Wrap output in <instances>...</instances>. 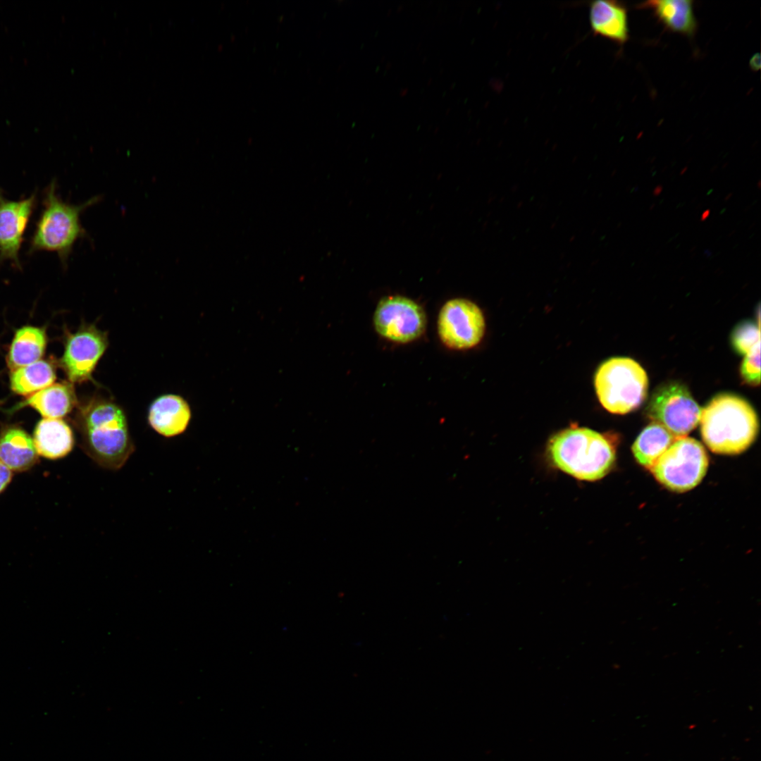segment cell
Returning a JSON list of instances; mask_svg holds the SVG:
<instances>
[{"label":"cell","instance_id":"8fae6325","mask_svg":"<svg viewBox=\"0 0 761 761\" xmlns=\"http://www.w3.org/2000/svg\"><path fill=\"white\" fill-rule=\"evenodd\" d=\"M35 204V194L13 201L0 193V261L20 266L19 251Z\"/></svg>","mask_w":761,"mask_h":761},{"label":"cell","instance_id":"ffe728a7","mask_svg":"<svg viewBox=\"0 0 761 761\" xmlns=\"http://www.w3.org/2000/svg\"><path fill=\"white\" fill-rule=\"evenodd\" d=\"M56 380L52 366L46 361L35 363L13 371L11 387L20 395H30L51 385Z\"/></svg>","mask_w":761,"mask_h":761},{"label":"cell","instance_id":"2e32d148","mask_svg":"<svg viewBox=\"0 0 761 761\" xmlns=\"http://www.w3.org/2000/svg\"><path fill=\"white\" fill-rule=\"evenodd\" d=\"M37 457L34 442L23 430L10 428L0 436V461L10 469H27Z\"/></svg>","mask_w":761,"mask_h":761},{"label":"cell","instance_id":"4316f807","mask_svg":"<svg viewBox=\"0 0 761 761\" xmlns=\"http://www.w3.org/2000/svg\"><path fill=\"white\" fill-rule=\"evenodd\" d=\"M731 196H732V193H729L728 195H726L725 197L724 200L725 201L729 200Z\"/></svg>","mask_w":761,"mask_h":761},{"label":"cell","instance_id":"e0dca14e","mask_svg":"<svg viewBox=\"0 0 761 761\" xmlns=\"http://www.w3.org/2000/svg\"><path fill=\"white\" fill-rule=\"evenodd\" d=\"M75 402L71 385L56 383L35 392L20 407L30 406L44 417L60 419L71 411Z\"/></svg>","mask_w":761,"mask_h":761},{"label":"cell","instance_id":"484cf974","mask_svg":"<svg viewBox=\"0 0 761 761\" xmlns=\"http://www.w3.org/2000/svg\"><path fill=\"white\" fill-rule=\"evenodd\" d=\"M710 209H706L705 211H704L703 212V214H701L700 221H705L707 218H708V217L710 216Z\"/></svg>","mask_w":761,"mask_h":761},{"label":"cell","instance_id":"5bb4252c","mask_svg":"<svg viewBox=\"0 0 761 761\" xmlns=\"http://www.w3.org/2000/svg\"><path fill=\"white\" fill-rule=\"evenodd\" d=\"M693 4L691 0H652L638 7L651 10L666 29L691 37L697 30Z\"/></svg>","mask_w":761,"mask_h":761},{"label":"cell","instance_id":"4fadbf2b","mask_svg":"<svg viewBox=\"0 0 761 761\" xmlns=\"http://www.w3.org/2000/svg\"><path fill=\"white\" fill-rule=\"evenodd\" d=\"M191 417L187 403L180 397L163 395L151 405L149 421L159 434L172 437L182 433L187 428Z\"/></svg>","mask_w":761,"mask_h":761},{"label":"cell","instance_id":"7a4b0ae2","mask_svg":"<svg viewBox=\"0 0 761 761\" xmlns=\"http://www.w3.org/2000/svg\"><path fill=\"white\" fill-rule=\"evenodd\" d=\"M615 453L605 435L575 425L555 434L547 445V457L555 467L587 481L605 477L613 467Z\"/></svg>","mask_w":761,"mask_h":761},{"label":"cell","instance_id":"52a82bcc","mask_svg":"<svg viewBox=\"0 0 761 761\" xmlns=\"http://www.w3.org/2000/svg\"><path fill=\"white\" fill-rule=\"evenodd\" d=\"M702 409L682 383L670 382L652 393L646 413L676 438L686 436L700 422Z\"/></svg>","mask_w":761,"mask_h":761},{"label":"cell","instance_id":"6da1fadb","mask_svg":"<svg viewBox=\"0 0 761 761\" xmlns=\"http://www.w3.org/2000/svg\"><path fill=\"white\" fill-rule=\"evenodd\" d=\"M702 438L714 453L738 454L755 441L759 431L757 415L740 396L731 393L715 395L702 409L700 419Z\"/></svg>","mask_w":761,"mask_h":761},{"label":"cell","instance_id":"ac0fdd59","mask_svg":"<svg viewBox=\"0 0 761 761\" xmlns=\"http://www.w3.org/2000/svg\"><path fill=\"white\" fill-rule=\"evenodd\" d=\"M46 342L45 333L41 328L25 326L18 330L8 354L9 368L14 371L39 361Z\"/></svg>","mask_w":761,"mask_h":761},{"label":"cell","instance_id":"cb8c5ba5","mask_svg":"<svg viewBox=\"0 0 761 761\" xmlns=\"http://www.w3.org/2000/svg\"><path fill=\"white\" fill-rule=\"evenodd\" d=\"M750 68L753 71H757L760 68V55L759 53L755 54L749 62Z\"/></svg>","mask_w":761,"mask_h":761},{"label":"cell","instance_id":"5b68a950","mask_svg":"<svg viewBox=\"0 0 761 761\" xmlns=\"http://www.w3.org/2000/svg\"><path fill=\"white\" fill-rule=\"evenodd\" d=\"M598 398L608 412L624 414L639 407L647 396L643 368L628 357H612L598 369L594 379Z\"/></svg>","mask_w":761,"mask_h":761},{"label":"cell","instance_id":"8992f818","mask_svg":"<svg viewBox=\"0 0 761 761\" xmlns=\"http://www.w3.org/2000/svg\"><path fill=\"white\" fill-rule=\"evenodd\" d=\"M709 460L703 445L694 438H676L650 469L667 488L685 492L698 485L705 476Z\"/></svg>","mask_w":761,"mask_h":761},{"label":"cell","instance_id":"277c9868","mask_svg":"<svg viewBox=\"0 0 761 761\" xmlns=\"http://www.w3.org/2000/svg\"><path fill=\"white\" fill-rule=\"evenodd\" d=\"M100 200V196H94L80 204L66 202L58 195L53 181L46 191L30 250L56 252L63 265H66L75 243L86 236L80 222L81 214Z\"/></svg>","mask_w":761,"mask_h":761},{"label":"cell","instance_id":"f1b7e54d","mask_svg":"<svg viewBox=\"0 0 761 761\" xmlns=\"http://www.w3.org/2000/svg\"><path fill=\"white\" fill-rule=\"evenodd\" d=\"M760 183H761V181H760V180H759V181H758V183H757V187H758L759 189H760V186H761Z\"/></svg>","mask_w":761,"mask_h":761},{"label":"cell","instance_id":"603a6c76","mask_svg":"<svg viewBox=\"0 0 761 761\" xmlns=\"http://www.w3.org/2000/svg\"><path fill=\"white\" fill-rule=\"evenodd\" d=\"M11 478L12 473L11 469L0 461V493L11 482Z\"/></svg>","mask_w":761,"mask_h":761},{"label":"cell","instance_id":"d6986e66","mask_svg":"<svg viewBox=\"0 0 761 761\" xmlns=\"http://www.w3.org/2000/svg\"><path fill=\"white\" fill-rule=\"evenodd\" d=\"M676 438L662 425L652 421L639 434L632 446L636 461L650 469Z\"/></svg>","mask_w":761,"mask_h":761},{"label":"cell","instance_id":"9c48e42d","mask_svg":"<svg viewBox=\"0 0 761 761\" xmlns=\"http://www.w3.org/2000/svg\"><path fill=\"white\" fill-rule=\"evenodd\" d=\"M437 330L440 341L446 347L454 350L471 349L483 338L484 316L473 302L464 298L452 299L439 311Z\"/></svg>","mask_w":761,"mask_h":761},{"label":"cell","instance_id":"83f0119b","mask_svg":"<svg viewBox=\"0 0 761 761\" xmlns=\"http://www.w3.org/2000/svg\"><path fill=\"white\" fill-rule=\"evenodd\" d=\"M686 168H683V170H682V171H681V173H680V174H681V175H683V173H685V171H686Z\"/></svg>","mask_w":761,"mask_h":761},{"label":"cell","instance_id":"44dd1931","mask_svg":"<svg viewBox=\"0 0 761 761\" xmlns=\"http://www.w3.org/2000/svg\"><path fill=\"white\" fill-rule=\"evenodd\" d=\"M759 342L760 325L751 321L739 323L731 335L732 347L741 355H745Z\"/></svg>","mask_w":761,"mask_h":761},{"label":"cell","instance_id":"9a60e30c","mask_svg":"<svg viewBox=\"0 0 761 761\" xmlns=\"http://www.w3.org/2000/svg\"><path fill=\"white\" fill-rule=\"evenodd\" d=\"M33 442L39 455L54 459L65 457L72 450L74 438L65 421L45 418L36 426Z\"/></svg>","mask_w":761,"mask_h":761},{"label":"cell","instance_id":"7c38bea8","mask_svg":"<svg viewBox=\"0 0 761 761\" xmlns=\"http://www.w3.org/2000/svg\"><path fill=\"white\" fill-rule=\"evenodd\" d=\"M589 23L594 35L622 46L629 39L626 6L617 1L598 0L590 3Z\"/></svg>","mask_w":761,"mask_h":761},{"label":"cell","instance_id":"ba28073f","mask_svg":"<svg viewBox=\"0 0 761 761\" xmlns=\"http://www.w3.org/2000/svg\"><path fill=\"white\" fill-rule=\"evenodd\" d=\"M374 328L383 338L408 343L419 338L426 328V316L417 302L402 295L382 298L375 309Z\"/></svg>","mask_w":761,"mask_h":761},{"label":"cell","instance_id":"3957f363","mask_svg":"<svg viewBox=\"0 0 761 761\" xmlns=\"http://www.w3.org/2000/svg\"><path fill=\"white\" fill-rule=\"evenodd\" d=\"M82 433L85 452L107 469L121 468L135 450L125 414L111 402H97L85 410Z\"/></svg>","mask_w":761,"mask_h":761},{"label":"cell","instance_id":"d4e9b609","mask_svg":"<svg viewBox=\"0 0 761 761\" xmlns=\"http://www.w3.org/2000/svg\"><path fill=\"white\" fill-rule=\"evenodd\" d=\"M662 190L663 187L661 185H658L654 188L652 191V194L655 197L659 196L662 193Z\"/></svg>","mask_w":761,"mask_h":761},{"label":"cell","instance_id":"7402d4cb","mask_svg":"<svg viewBox=\"0 0 761 761\" xmlns=\"http://www.w3.org/2000/svg\"><path fill=\"white\" fill-rule=\"evenodd\" d=\"M741 376L745 383L758 385L760 382V342L745 355L740 368Z\"/></svg>","mask_w":761,"mask_h":761},{"label":"cell","instance_id":"f546056e","mask_svg":"<svg viewBox=\"0 0 761 761\" xmlns=\"http://www.w3.org/2000/svg\"><path fill=\"white\" fill-rule=\"evenodd\" d=\"M653 206H655V204H652V206H650V210H651V209H652Z\"/></svg>","mask_w":761,"mask_h":761},{"label":"cell","instance_id":"30bf717a","mask_svg":"<svg viewBox=\"0 0 761 761\" xmlns=\"http://www.w3.org/2000/svg\"><path fill=\"white\" fill-rule=\"evenodd\" d=\"M107 345L106 333L93 326L82 327L70 335L61 359L69 380L73 383L89 380Z\"/></svg>","mask_w":761,"mask_h":761}]
</instances>
